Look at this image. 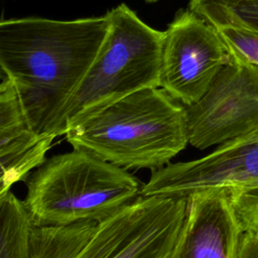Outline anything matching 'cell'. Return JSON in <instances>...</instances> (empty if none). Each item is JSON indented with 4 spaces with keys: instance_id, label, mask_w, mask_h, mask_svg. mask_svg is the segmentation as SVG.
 <instances>
[{
    "instance_id": "obj_1",
    "label": "cell",
    "mask_w": 258,
    "mask_h": 258,
    "mask_svg": "<svg viewBox=\"0 0 258 258\" xmlns=\"http://www.w3.org/2000/svg\"><path fill=\"white\" fill-rule=\"evenodd\" d=\"M109 28L108 13L75 20L27 17L1 21V72L13 82L34 132L52 136Z\"/></svg>"
},
{
    "instance_id": "obj_5",
    "label": "cell",
    "mask_w": 258,
    "mask_h": 258,
    "mask_svg": "<svg viewBox=\"0 0 258 258\" xmlns=\"http://www.w3.org/2000/svg\"><path fill=\"white\" fill-rule=\"evenodd\" d=\"M186 206L184 198L141 197L97 224L76 258H167Z\"/></svg>"
},
{
    "instance_id": "obj_11",
    "label": "cell",
    "mask_w": 258,
    "mask_h": 258,
    "mask_svg": "<svg viewBox=\"0 0 258 258\" xmlns=\"http://www.w3.org/2000/svg\"><path fill=\"white\" fill-rule=\"evenodd\" d=\"M33 223L24 201L8 191L0 197V258H33Z\"/></svg>"
},
{
    "instance_id": "obj_8",
    "label": "cell",
    "mask_w": 258,
    "mask_h": 258,
    "mask_svg": "<svg viewBox=\"0 0 258 258\" xmlns=\"http://www.w3.org/2000/svg\"><path fill=\"white\" fill-rule=\"evenodd\" d=\"M224 188H258V131L220 144L210 154L154 170L142 197L186 199L191 194Z\"/></svg>"
},
{
    "instance_id": "obj_6",
    "label": "cell",
    "mask_w": 258,
    "mask_h": 258,
    "mask_svg": "<svg viewBox=\"0 0 258 258\" xmlns=\"http://www.w3.org/2000/svg\"><path fill=\"white\" fill-rule=\"evenodd\" d=\"M163 32L159 88L180 104L191 105L231 54L216 27L190 10L178 13Z\"/></svg>"
},
{
    "instance_id": "obj_3",
    "label": "cell",
    "mask_w": 258,
    "mask_h": 258,
    "mask_svg": "<svg viewBox=\"0 0 258 258\" xmlns=\"http://www.w3.org/2000/svg\"><path fill=\"white\" fill-rule=\"evenodd\" d=\"M24 201L37 227L101 223L142 197L127 169L73 149L46 159L26 180Z\"/></svg>"
},
{
    "instance_id": "obj_14",
    "label": "cell",
    "mask_w": 258,
    "mask_h": 258,
    "mask_svg": "<svg viewBox=\"0 0 258 258\" xmlns=\"http://www.w3.org/2000/svg\"><path fill=\"white\" fill-rule=\"evenodd\" d=\"M231 56L258 76V31L237 26L216 28Z\"/></svg>"
},
{
    "instance_id": "obj_2",
    "label": "cell",
    "mask_w": 258,
    "mask_h": 258,
    "mask_svg": "<svg viewBox=\"0 0 258 258\" xmlns=\"http://www.w3.org/2000/svg\"><path fill=\"white\" fill-rule=\"evenodd\" d=\"M74 149L125 169L157 170L188 143L183 105L146 88L89 113L66 130Z\"/></svg>"
},
{
    "instance_id": "obj_17",
    "label": "cell",
    "mask_w": 258,
    "mask_h": 258,
    "mask_svg": "<svg viewBox=\"0 0 258 258\" xmlns=\"http://www.w3.org/2000/svg\"><path fill=\"white\" fill-rule=\"evenodd\" d=\"M146 1H148V2H155V1H157V0H146Z\"/></svg>"
},
{
    "instance_id": "obj_12",
    "label": "cell",
    "mask_w": 258,
    "mask_h": 258,
    "mask_svg": "<svg viewBox=\"0 0 258 258\" xmlns=\"http://www.w3.org/2000/svg\"><path fill=\"white\" fill-rule=\"evenodd\" d=\"M97 223L84 222L59 227L33 226V258H76L95 232Z\"/></svg>"
},
{
    "instance_id": "obj_13",
    "label": "cell",
    "mask_w": 258,
    "mask_h": 258,
    "mask_svg": "<svg viewBox=\"0 0 258 258\" xmlns=\"http://www.w3.org/2000/svg\"><path fill=\"white\" fill-rule=\"evenodd\" d=\"M188 5L216 28L237 26L258 31V0H189Z\"/></svg>"
},
{
    "instance_id": "obj_15",
    "label": "cell",
    "mask_w": 258,
    "mask_h": 258,
    "mask_svg": "<svg viewBox=\"0 0 258 258\" xmlns=\"http://www.w3.org/2000/svg\"><path fill=\"white\" fill-rule=\"evenodd\" d=\"M229 194L243 233L258 239V188Z\"/></svg>"
},
{
    "instance_id": "obj_10",
    "label": "cell",
    "mask_w": 258,
    "mask_h": 258,
    "mask_svg": "<svg viewBox=\"0 0 258 258\" xmlns=\"http://www.w3.org/2000/svg\"><path fill=\"white\" fill-rule=\"evenodd\" d=\"M53 136L34 132L25 116L13 82L2 75L0 84V196L29 175L45 160Z\"/></svg>"
},
{
    "instance_id": "obj_9",
    "label": "cell",
    "mask_w": 258,
    "mask_h": 258,
    "mask_svg": "<svg viewBox=\"0 0 258 258\" xmlns=\"http://www.w3.org/2000/svg\"><path fill=\"white\" fill-rule=\"evenodd\" d=\"M186 214L167 258H237L243 234L228 189L186 198Z\"/></svg>"
},
{
    "instance_id": "obj_16",
    "label": "cell",
    "mask_w": 258,
    "mask_h": 258,
    "mask_svg": "<svg viewBox=\"0 0 258 258\" xmlns=\"http://www.w3.org/2000/svg\"><path fill=\"white\" fill-rule=\"evenodd\" d=\"M237 258H258V239L243 233Z\"/></svg>"
},
{
    "instance_id": "obj_4",
    "label": "cell",
    "mask_w": 258,
    "mask_h": 258,
    "mask_svg": "<svg viewBox=\"0 0 258 258\" xmlns=\"http://www.w3.org/2000/svg\"><path fill=\"white\" fill-rule=\"evenodd\" d=\"M108 34L80 86L61 111L53 137L84 115L146 88H159L163 31L143 22L127 5L107 12Z\"/></svg>"
},
{
    "instance_id": "obj_7",
    "label": "cell",
    "mask_w": 258,
    "mask_h": 258,
    "mask_svg": "<svg viewBox=\"0 0 258 258\" xmlns=\"http://www.w3.org/2000/svg\"><path fill=\"white\" fill-rule=\"evenodd\" d=\"M183 108L188 143L199 149L258 131V76L231 56L203 97Z\"/></svg>"
}]
</instances>
